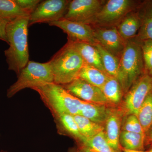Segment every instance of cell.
Instances as JSON below:
<instances>
[{"label":"cell","mask_w":152,"mask_h":152,"mask_svg":"<svg viewBox=\"0 0 152 152\" xmlns=\"http://www.w3.org/2000/svg\"><path fill=\"white\" fill-rule=\"evenodd\" d=\"M30 15L19 17L9 22L6 29L10 47L4 51L10 70L19 75L28 62V28Z\"/></svg>","instance_id":"obj_1"},{"label":"cell","mask_w":152,"mask_h":152,"mask_svg":"<svg viewBox=\"0 0 152 152\" xmlns=\"http://www.w3.org/2000/svg\"><path fill=\"white\" fill-rule=\"evenodd\" d=\"M54 83L65 85L78 77L85 64L80 54L70 43H66L49 61Z\"/></svg>","instance_id":"obj_2"},{"label":"cell","mask_w":152,"mask_h":152,"mask_svg":"<svg viewBox=\"0 0 152 152\" xmlns=\"http://www.w3.org/2000/svg\"><path fill=\"white\" fill-rule=\"evenodd\" d=\"M32 90L39 95L53 116L64 114L73 115L78 114L81 100L68 92L62 85L52 83Z\"/></svg>","instance_id":"obj_3"},{"label":"cell","mask_w":152,"mask_h":152,"mask_svg":"<svg viewBox=\"0 0 152 152\" xmlns=\"http://www.w3.org/2000/svg\"><path fill=\"white\" fill-rule=\"evenodd\" d=\"M141 44L135 38L127 41L120 58L118 81L124 93L127 92L133 84L145 74Z\"/></svg>","instance_id":"obj_4"},{"label":"cell","mask_w":152,"mask_h":152,"mask_svg":"<svg viewBox=\"0 0 152 152\" xmlns=\"http://www.w3.org/2000/svg\"><path fill=\"white\" fill-rule=\"evenodd\" d=\"M18 80L7 91L8 98L13 97L26 88H33L54 83L51 68L48 61L41 63L29 61L18 76Z\"/></svg>","instance_id":"obj_5"},{"label":"cell","mask_w":152,"mask_h":152,"mask_svg":"<svg viewBox=\"0 0 152 152\" xmlns=\"http://www.w3.org/2000/svg\"><path fill=\"white\" fill-rule=\"evenodd\" d=\"M142 2L132 0L106 1L90 25L94 27H116L128 14L137 9Z\"/></svg>","instance_id":"obj_6"},{"label":"cell","mask_w":152,"mask_h":152,"mask_svg":"<svg viewBox=\"0 0 152 152\" xmlns=\"http://www.w3.org/2000/svg\"><path fill=\"white\" fill-rule=\"evenodd\" d=\"M70 1L68 0L42 1L30 15L28 27L37 23L57 21L64 18Z\"/></svg>","instance_id":"obj_7"},{"label":"cell","mask_w":152,"mask_h":152,"mask_svg":"<svg viewBox=\"0 0 152 152\" xmlns=\"http://www.w3.org/2000/svg\"><path fill=\"white\" fill-rule=\"evenodd\" d=\"M152 90V77L144 74L130 88L124 102V110L127 115L138 113L147 96Z\"/></svg>","instance_id":"obj_8"},{"label":"cell","mask_w":152,"mask_h":152,"mask_svg":"<svg viewBox=\"0 0 152 152\" xmlns=\"http://www.w3.org/2000/svg\"><path fill=\"white\" fill-rule=\"evenodd\" d=\"M105 2L102 0L70 1L63 19L90 25Z\"/></svg>","instance_id":"obj_9"},{"label":"cell","mask_w":152,"mask_h":152,"mask_svg":"<svg viewBox=\"0 0 152 152\" xmlns=\"http://www.w3.org/2000/svg\"><path fill=\"white\" fill-rule=\"evenodd\" d=\"M48 24L62 30L68 35V41L86 43L94 45L97 44L94 37V28L91 25L64 19L49 23Z\"/></svg>","instance_id":"obj_10"},{"label":"cell","mask_w":152,"mask_h":152,"mask_svg":"<svg viewBox=\"0 0 152 152\" xmlns=\"http://www.w3.org/2000/svg\"><path fill=\"white\" fill-rule=\"evenodd\" d=\"M62 86L81 100L102 104H110L100 88L81 79L77 78L69 83Z\"/></svg>","instance_id":"obj_11"},{"label":"cell","mask_w":152,"mask_h":152,"mask_svg":"<svg viewBox=\"0 0 152 152\" xmlns=\"http://www.w3.org/2000/svg\"><path fill=\"white\" fill-rule=\"evenodd\" d=\"M93 27L97 43L120 59L126 47L127 41L120 35L116 27Z\"/></svg>","instance_id":"obj_12"},{"label":"cell","mask_w":152,"mask_h":152,"mask_svg":"<svg viewBox=\"0 0 152 152\" xmlns=\"http://www.w3.org/2000/svg\"><path fill=\"white\" fill-rule=\"evenodd\" d=\"M123 113L118 109L110 108L105 123L104 132L107 141L117 151H122L120 143Z\"/></svg>","instance_id":"obj_13"},{"label":"cell","mask_w":152,"mask_h":152,"mask_svg":"<svg viewBox=\"0 0 152 152\" xmlns=\"http://www.w3.org/2000/svg\"><path fill=\"white\" fill-rule=\"evenodd\" d=\"M140 6L128 14L116 26L118 31L125 40L135 38L140 30L142 23Z\"/></svg>","instance_id":"obj_14"},{"label":"cell","mask_w":152,"mask_h":152,"mask_svg":"<svg viewBox=\"0 0 152 152\" xmlns=\"http://www.w3.org/2000/svg\"><path fill=\"white\" fill-rule=\"evenodd\" d=\"M110 109L108 105L92 103L81 100L78 115L103 126L106 122Z\"/></svg>","instance_id":"obj_15"},{"label":"cell","mask_w":152,"mask_h":152,"mask_svg":"<svg viewBox=\"0 0 152 152\" xmlns=\"http://www.w3.org/2000/svg\"><path fill=\"white\" fill-rule=\"evenodd\" d=\"M67 42L79 52L83 59L85 64L94 67L105 72L100 55L95 45L86 43Z\"/></svg>","instance_id":"obj_16"},{"label":"cell","mask_w":152,"mask_h":152,"mask_svg":"<svg viewBox=\"0 0 152 152\" xmlns=\"http://www.w3.org/2000/svg\"><path fill=\"white\" fill-rule=\"evenodd\" d=\"M142 23L136 39L142 42L152 40V0L142 1L140 6Z\"/></svg>","instance_id":"obj_17"},{"label":"cell","mask_w":152,"mask_h":152,"mask_svg":"<svg viewBox=\"0 0 152 152\" xmlns=\"http://www.w3.org/2000/svg\"><path fill=\"white\" fill-rule=\"evenodd\" d=\"M57 130L61 134L65 133L75 139L79 145L84 139L81 134L74 116L70 114H61L54 116Z\"/></svg>","instance_id":"obj_18"},{"label":"cell","mask_w":152,"mask_h":152,"mask_svg":"<svg viewBox=\"0 0 152 152\" xmlns=\"http://www.w3.org/2000/svg\"><path fill=\"white\" fill-rule=\"evenodd\" d=\"M79 148L83 152H123L115 149L109 145L104 131L85 141L79 145Z\"/></svg>","instance_id":"obj_19"},{"label":"cell","mask_w":152,"mask_h":152,"mask_svg":"<svg viewBox=\"0 0 152 152\" xmlns=\"http://www.w3.org/2000/svg\"><path fill=\"white\" fill-rule=\"evenodd\" d=\"M109 77L103 71L94 67L85 64L81 70L77 78L101 89Z\"/></svg>","instance_id":"obj_20"},{"label":"cell","mask_w":152,"mask_h":152,"mask_svg":"<svg viewBox=\"0 0 152 152\" xmlns=\"http://www.w3.org/2000/svg\"><path fill=\"white\" fill-rule=\"evenodd\" d=\"M100 55L105 72L110 77L118 80L120 59L104 48L99 44L94 45Z\"/></svg>","instance_id":"obj_21"},{"label":"cell","mask_w":152,"mask_h":152,"mask_svg":"<svg viewBox=\"0 0 152 152\" xmlns=\"http://www.w3.org/2000/svg\"><path fill=\"white\" fill-rule=\"evenodd\" d=\"M73 116L80 133L84 139L83 142L104 131V127L102 125L96 124L86 117L79 115Z\"/></svg>","instance_id":"obj_22"},{"label":"cell","mask_w":152,"mask_h":152,"mask_svg":"<svg viewBox=\"0 0 152 152\" xmlns=\"http://www.w3.org/2000/svg\"><path fill=\"white\" fill-rule=\"evenodd\" d=\"M101 89L110 104H118L121 101L124 92L115 78L110 76Z\"/></svg>","instance_id":"obj_23"},{"label":"cell","mask_w":152,"mask_h":152,"mask_svg":"<svg viewBox=\"0 0 152 152\" xmlns=\"http://www.w3.org/2000/svg\"><path fill=\"white\" fill-rule=\"evenodd\" d=\"M144 134L123 131L121 132L120 143L123 149L142 151L144 148Z\"/></svg>","instance_id":"obj_24"},{"label":"cell","mask_w":152,"mask_h":152,"mask_svg":"<svg viewBox=\"0 0 152 152\" xmlns=\"http://www.w3.org/2000/svg\"><path fill=\"white\" fill-rule=\"evenodd\" d=\"M30 15L16 2L15 0H0V17L10 22L17 18Z\"/></svg>","instance_id":"obj_25"},{"label":"cell","mask_w":152,"mask_h":152,"mask_svg":"<svg viewBox=\"0 0 152 152\" xmlns=\"http://www.w3.org/2000/svg\"><path fill=\"white\" fill-rule=\"evenodd\" d=\"M137 116L145 133L149 130L152 126V90L139 110Z\"/></svg>","instance_id":"obj_26"},{"label":"cell","mask_w":152,"mask_h":152,"mask_svg":"<svg viewBox=\"0 0 152 152\" xmlns=\"http://www.w3.org/2000/svg\"><path fill=\"white\" fill-rule=\"evenodd\" d=\"M121 131L144 134H145L137 117L132 114L127 115L123 119Z\"/></svg>","instance_id":"obj_27"},{"label":"cell","mask_w":152,"mask_h":152,"mask_svg":"<svg viewBox=\"0 0 152 152\" xmlns=\"http://www.w3.org/2000/svg\"><path fill=\"white\" fill-rule=\"evenodd\" d=\"M145 73L152 77V40H147L142 42Z\"/></svg>","instance_id":"obj_28"},{"label":"cell","mask_w":152,"mask_h":152,"mask_svg":"<svg viewBox=\"0 0 152 152\" xmlns=\"http://www.w3.org/2000/svg\"><path fill=\"white\" fill-rule=\"evenodd\" d=\"M19 7L25 12L31 15L35 10L39 4L41 2L40 0H15Z\"/></svg>","instance_id":"obj_29"},{"label":"cell","mask_w":152,"mask_h":152,"mask_svg":"<svg viewBox=\"0 0 152 152\" xmlns=\"http://www.w3.org/2000/svg\"><path fill=\"white\" fill-rule=\"evenodd\" d=\"M9 22L0 17V40L8 44L6 29Z\"/></svg>","instance_id":"obj_30"},{"label":"cell","mask_w":152,"mask_h":152,"mask_svg":"<svg viewBox=\"0 0 152 152\" xmlns=\"http://www.w3.org/2000/svg\"><path fill=\"white\" fill-rule=\"evenodd\" d=\"M122 151L123 152H152L151 151H134V150H129L125 149H122Z\"/></svg>","instance_id":"obj_31"},{"label":"cell","mask_w":152,"mask_h":152,"mask_svg":"<svg viewBox=\"0 0 152 152\" xmlns=\"http://www.w3.org/2000/svg\"><path fill=\"white\" fill-rule=\"evenodd\" d=\"M67 152H83L79 148H72L69 150Z\"/></svg>","instance_id":"obj_32"},{"label":"cell","mask_w":152,"mask_h":152,"mask_svg":"<svg viewBox=\"0 0 152 152\" xmlns=\"http://www.w3.org/2000/svg\"><path fill=\"white\" fill-rule=\"evenodd\" d=\"M149 140L151 142H152V129L151 131H150L149 133Z\"/></svg>","instance_id":"obj_33"},{"label":"cell","mask_w":152,"mask_h":152,"mask_svg":"<svg viewBox=\"0 0 152 152\" xmlns=\"http://www.w3.org/2000/svg\"><path fill=\"white\" fill-rule=\"evenodd\" d=\"M151 151H152V150H151Z\"/></svg>","instance_id":"obj_34"}]
</instances>
